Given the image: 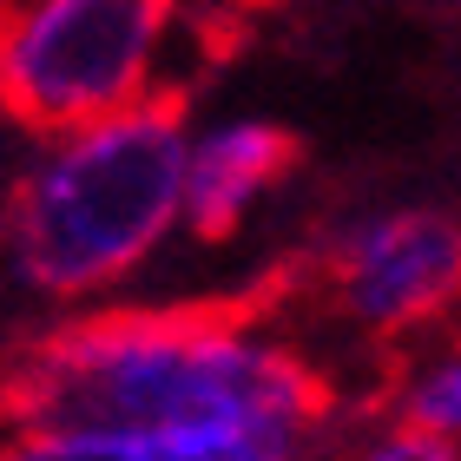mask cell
Listing matches in <instances>:
<instances>
[{
	"mask_svg": "<svg viewBox=\"0 0 461 461\" xmlns=\"http://www.w3.org/2000/svg\"><path fill=\"white\" fill-rule=\"evenodd\" d=\"M297 139L270 119H218L192 132L185 165V238L224 244L250 224V212L290 178Z\"/></svg>",
	"mask_w": 461,
	"mask_h": 461,
	"instance_id": "obj_5",
	"label": "cell"
},
{
	"mask_svg": "<svg viewBox=\"0 0 461 461\" xmlns=\"http://www.w3.org/2000/svg\"><path fill=\"white\" fill-rule=\"evenodd\" d=\"M192 132L178 93L33 139L7 192V258L33 303L93 310L185 230Z\"/></svg>",
	"mask_w": 461,
	"mask_h": 461,
	"instance_id": "obj_2",
	"label": "cell"
},
{
	"mask_svg": "<svg viewBox=\"0 0 461 461\" xmlns=\"http://www.w3.org/2000/svg\"><path fill=\"white\" fill-rule=\"evenodd\" d=\"M330 435L212 429V435H14L7 461H323Z\"/></svg>",
	"mask_w": 461,
	"mask_h": 461,
	"instance_id": "obj_6",
	"label": "cell"
},
{
	"mask_svg": "<svg viewBox=\"0 0 461 461\" xmlns=\"http://www.w3.org/2000/svg\"><path fill=\"white\" fill-rule=\"evenodd\" d=\"M7 422L14 435H323L343 395L250 303H93L14 349Z\"/></svg>",
	"mask_w": 461,
	"mask_h": 461,
	"instance_id": "obj_1",
	"label": "cell"
},
{
	"mask_svg": "<svg viewBox=\"0 0 461 461\" xmlns=\"http://www.w3.org/2000/svg\"><path fill=\"white\" fill-rule=\"evenodd\" d=\"M317 297L375 349H409L461 310V212L448 204H375L317 250Z\"/></svg>",
	"mask_w": 461,
	"mask_h": 461,
	"instance_id": "obj_4",
	"label": "cell"
},
{
	"mask_svg": "<svg viewBox=\"0 0 461 461\" xmlns=\"http://www.w3.org/2000/svg\"><path fill=\"white\" fill-rule=\"evenodd\" d=\"M192 0H7L0 99L27 139L132 113L158 93Z\"/></svg>",
	"mask_w": 461,
	"mask_h": 461,
	"instance_id": "obj_3",
	"label": "cell"
},
{
	"mask_svg": "<svg viewBox=\"0 0 461 461\" xmlns=\"http://www.w3.org/2000/svg\"><path fill=\"white\" fill-rule=\"evenodd\" d=\"M323 461H461V448L442 442V435H429V429H415V422H402V415H389V409L383 415L363 409V415H343L337 422Z\"/></svg>",
	"mask_w": 461,
	"mask_h": 461,
	"instance_id": "obj_8",
	"label": "cell"
},
{
	"mask_svg": "<svg viewBox=\"0 0 461 461\" xmlns=\"http://www.w3.org/2000/svg\"><path fill=\"white\" fill-rule=\"evenodd\" d=\"M383 409L461 448V330H435L389 356Z\"/></svg>",
	"mask_w": 461,
	"mask_h": 461,
	"instance_id": "obj_7",
	"label": "cell"
}]
</instances>
